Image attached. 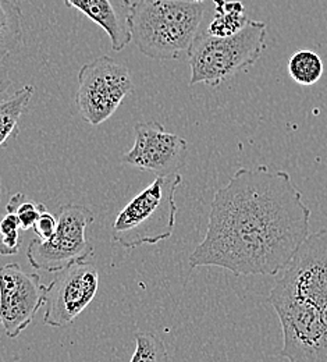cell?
I'll return each instance as SVG.
<instances>
[{"label":"cell","instance_id":"obj_10","mask_svg":"<svg viewBox=\"0 0 327 362\" xmlns=\"http://www.w3.org/2000/svg\"><path fill=\"white\" fill-rule=\"evenodd\" d=\"M136 141L121 162L155 176L180 172L187 162L188 144L184 138L169 133L157 122H141L134 126Z\"/></svg>","mask_w":327,"mask_h":362},{"label":"cell","instance_id":"obj_7","mask_svg":"<svg viewBox=\"0 0 327 362\" xmlns=\"http://www.w3.org/2000/svg\"><path fill=\"white\" fill-rule=\"evenodd\" d=\"M77 83L78 113L91 126L110 119L134 90L130 70L106 54L84 64L78 71Z\"/></svg>","mask_w":327,"mask_h":362},{"label":"cell","instance_id":"obj_20","mask_svg":"<svg viewBox=\"0 0 327 362\" xmlns=\"http://www.w3.org/2000/svg\"><path fill=\"white\" fill-rule=\"evenodd\" d=\"M14 231H21L20 222L14 214L6 212L4 215L0 216V237L11 234Z\"/></svg>","mask_w":327,"mask_h":362},{"label":"cell","instance_id":"obj_22","mask_svg":"<svg viewBox=\"0 0 327 362\" xmlns=\"http://www.w3.org/2000/svg\"><path fill=\"white\" fill-rule=\"evenodd\" d=\"M0 197H1V184H0Z\"/></svg>","mask_w":327,"mask_h":362},{"label":"cell","instance_id":"obj_11","mask_svg":"<svg viewBox=\"0 0 327 362\" xmlns=\"http://www.w3.org/2000/svg\"><path fill=\"white\" fill-rule=\"evenodd\" d=\"M64 4L85 14L109 37L114 52L131 44V0H64Z\"/></svg>","mask_w":327,"mask_h":362},{"label":"cell","instance_id":"obj_1","mask_svg":"<svg viewBox=\"0 0 327 362\" xmlns=\"http://www.w3.org/2000/svg\"><path fill=\"white\" fill-rule=\"evenodd\" d=\"M309 234L311 209L287 172L241 168L215 192L206 234L189 267L278 276Z\"/></svg>","mask_w":327,"mask_h":362},{"label":"cell","instance_id":"obj_13","mask_svg":"<svg viewBox=\"0 0 327 362\" xmlns=\"http://www.w3.org/2000/svg\"><path fill=\"white\" fill-rule=\"evenodd\" d=\"M215 14L208 28V34L213 37H232L241 31L249 18L244 14V4L241 1L227 0H213Z\"/></svg>","mask_w":327,"mask_h":362},{"label":"cell","instance_id":"obj_19","mask_svg":"<svg viewBox=\"0 0 327 362\" xmlns=\"http://www.w3.org/2000/svg\"><path fill=\"white\" fill-rule=\"evenodd\" d=\"M13 80L10 78V73L4 62H0V102L8 99L13 92Z\"/></svg>","mask_w":327,"mask_h":362},{"label":"cell","instance_id":"obj_2","mask_svg":"<svg viewBox=\"0 0 327 362\" xmlns=\"http://www.w3.org/2000/svg\"><path fill=\"white\" fill-rule=\"evenodd\" d=\"M288 362H327V227L299 245L269 294Z\"/></svg>","mask_w":327,"mask_h":362},{"label":"cell","instance_id":"obj_21","mask_svg":"<svg viewBox=\"0 0 327 362\" xmlns=\"http://www.w3.org/2000/svg\"><path fill=\"white\" fill-rule=\"evenodd\" d=\"M191 1H195V3H203V1H206V0H191Z\"/></svg>","mask_w":327,"mask_h":362},{"label":"cell","instance_id":"obj_14","mask_svg":"<svg viewBox=\"0 0 327 362\" xmlns=\"http://www.w3.org/2000/svg\"><path fill=\"white\" fill-rule=\"evenodd\" d=\"M23 41V13L13 0H0V62Z\"/></svg>","mask_w":327,"mask_h":362},{"label":"cell","instance_id":"obj_4","mask_svg":"<svg viewBox=\"0 0 327 362\" xmlns=\"http://www.w3.org/2000/svg\"><path fill=\"white\" fill-rule=\"evenodd\" d=\"M268 27L263 21L249 20L232 37H213L199 33L188 50L191 69L189 86L219 87L238 73L252 67L266 49Z\"/></svg>","mask_w":327,"mask_h":362},{"label":"cell","instance_id":"obj_8","mask_svg":"<svg viewBox=\"0 0 327 362\" xmlns=\"http://www.w3.org/2000/svg\"><path fill=\"white\" fill-rule=\"evenodd\" d=\"M99 290V272L85 261L63 271L47 287L44 322L50 327H66L94 301Z\"/></svg>","mask_w":327,"mask_h":362},{"label":"cell","instance_id":"obj_15","mask_svg":"<svg viewBox=\"0 0 327 362\" xmlns=\"http://www.w3.org/2000/svg\"><path fill=\"white\" fill-rule=\"evenodd\" d=\"M325 71L323 62L321 56L312 50H298L288 62L290 77L299 86H314L316 84Z\"/></svg>","mask_w":327,"mask_h":362},{"label":"cell","instance_id":"obj_9","mask_svg":"<svg viewBox=\"0 0 327 362\" xmlns=\"http://www.w3.org/2000/svg\"><path fill=\"white\" fill-rule=\"evenodd\" d=\"M47 287L37 273L18 264L0 268V325L10 339H17L45 305Z\"/></svg>","mask_w":327,"mask_h":362},{"label":"cell","instance_id":"obj_17","mask_svg":"<svg viewBox=\"0 0 327 362\" xmlns=\"http://www.w3.org/2000/svg\"><path fill=\"white\" fill-rule=\"evenodd\" d=\"M130 362H170L165 341L153 334L138 332L136 334V351Z\"/></svg>","mask_w":327,"mask_h":362},{"label":"cell","instance_id":"obj_5","mask_svg":"<svg viewBox=\"0 0 327 362\" xmlns=\"http://www.w3.org/2000/svg\"><path fill=\"white\" fill-rule=\"evenodd\" d=\"M182 181L180 173L156 176L116 216L112 225L113 243L134 250L169 240L176 226V191Z\"/></svg>","mask_w":327,"mask_h":362},{"label":"cell","instance_id":"obj_12","mask_svg":"<svg viewBox=\"0 0 327 362\" xmlns=\"http://www.w3.org/2000/svg\"><path fill=\"white\" fill-rule=\"evenodd\" d=\"M34 93V86H24L8 99L0 102V148H4L20 134V119L27 112Z\"/></svg>","mask_w":327,"mask_h":362},{"label":"cell","instance_id":"obj_3","mask_svg":"<svg viewBox=\"0 0 327 362\" xmlns=\"http://www.w3.org/2000/svg\"><path fill=\"white\" fill-rule=\"evenodd\" d=\"M205 16L203 3L191 0H137L131 35L141 53L153 60L187 56Z\"/></svg>","mask_w":327,"mask_h":362},{"label":"cell","instance_id":"obj_18","mask_svg":"<svg viewBox=\"0 0 327 362\" xmlns=\"http://www.w3.org/2000/svg\"><path fill=\"white\" fill-rule=\"evenodd\" d=\"M57 227V218L54 215H52L49 211H45L41 214V216L38 218L35 226H34V231L37 233L40 240H49Z\"/></svg>","mask_w":327,"mask_h":362},{"label":"cell","instance_id":"obj_6","mask_svg":"<svg viewBox=\"0 0 327 362\" xmlns=\"http://www.w3.org/2000/svg\"><path fill=\"white\" fill-rule=\"evenodd\" d=\"M57 227L49 240H32L27 248V259L34 269L63 271L74 264L85 262L94 255V245L87 240V227L95 221L94 212L76 204L61 205L57 211Z\"/></svg>","mask_w":327,"mask_h":362},{"label":"cell","instance_id":"obj_16","mask_svg":"<svg viewBox=\"0 0 327 362\" xmlns=\"http://www.w3.org/2000/svg\"><path fill=\"white\" fill-rule=\"evenodd\" d=\"M47 211V206L45 204L35 202L30 199L27 195L18 192L13 195L7 205H6V212L14 214L20 222V228L21 231H27L30 228H34L38 218L41 216L42 212Z\"/></svg>","mask_w":327,"mask_h":362}]
</instances>
